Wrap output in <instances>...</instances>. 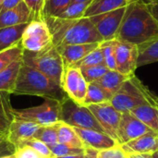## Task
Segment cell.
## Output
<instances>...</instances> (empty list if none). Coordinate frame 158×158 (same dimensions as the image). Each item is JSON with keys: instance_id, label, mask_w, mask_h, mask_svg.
<instances>
[{"instance_id": "6da1fadb", "label": "cell", "mask_w": 158, "mask_h": 158, "mask_svg": "<svg viewBox=\"0 0 158 158\" xmlns=\"http://www.w3.org/2000/svg\"><path fill=\"white\" fill-rule=\"evenodd\" d=\"M157 38L158 23L146 2L139 0L129 3L116 40L139 45Z\"/></svg>"}, {"instance_id": "7a4b0ae2", "label": "cell", "mask_w": 158, "mask_h": 158, "mask_svg": "<svg viewBox=\"0 0 158 158\" xmlns=\"http://www.w3.org/2000/svg\"><path fill=\"white\" fill-rule=\"evenodd\" d=\"M44 21L49 28L55 46L104 42L89 18L64 19L56 17H45Z\"/></svg>"}, {"instance_id": "3957f363", "label": "cell", "mask_w": 158, "mask_h": 158, "mask_svg": "<svg viewBox=\"0 0 158 158\" xmlns=\"http://www.w3.org/2000/svg\"><path fill=\"white\" fill-rule=\"evenodd\" d=\"M14 94L36 95L58 102L68 97L61 85L23 62L19 71Z\"/></svg>"}, {"instance_id": "277c9868", "label": "cell", "mask_w": 158, "mask_h": 158, "mask_svg": "<svg viewBox=\"0 0 158 158\" xmlns=\"http://www.w3.org/2000/svg\"><path fill=\"white\" fill-rule=\"evenodd\" d=\"M110 104L120 113H129L132 109L143 106L153 105L158 106L157 98L135 76L131 75L113 95Z\"/></svg>"}, {"instance_id": "5b68a950", "label": "cell", "mask_w": 158, "mask_h": 158, "mask_svg": "<svg viewBox=\"0 0 158 158\" xmlns=\"http://www.w3.org/2000/svg\"><path fill=\"white\" fill-rule=\"evenodd\" d=\"M22 62L39 70L57 84L63 85L65 65L61 55L53 44L36 53L23 50Z\"/></svg>"}, {"instance_id": "8992f818", "label": "cell", "mask_w": 158, "mask_h": 158, "mask_svg": "<svg viewBox=\"0 0 158 158\" xmlns=\"http://www.w3.org/2000/svg\"><path fill=\"white\" fill-rule=\"evenodd\" d=\"M59 121L73 128L94 130L105 132L88 106L75 102L69 96L60 102Z\"/></svg>"}, {"instance_id": "52a82bcc", "label": "cell", "mask_w": 158, "mask_h": 158, "mask_svg": "<svg viewBox=\"0 0 158 158\" xmlns=\"http://www.w3.org/2000/svg\"><path fill=\"white\" fill-rule=\"evenodd\" d=\"M60 102L51 99H45L41 105L28 107L14 109L15 118L34 123L39 126H52L59 122Z\"/></svg>"}, {"instance_id": "ba28073f", "label": "cell", "mask_w": 158, "mask_h": 158, "mask_svg": "<svg viewBox=\"0 0 158 158\" xmlns=\"http://www.w3.org/2000/svg\"><path fill=\"white\" fill-rule=\"evenodd\" d=\"M19 44L23 50L32 53L42 51L52 44V35L44 19L29 22Z\"/></svg>"}, {"instance_id": "9c48e42d", "label": "cell", "mask_w": 158, "mask_h": 158, "mask_svg": "<svg viewBox=\"0 0 158 158\" xmlns=\"http://www.w3.org/2000/svg\"><path fill=\"white\" fill-rule=\"evenodd\" d=\"M88 108L97 119L105 132L118 143V131L122 113L118 112L110 102H105L101 104L90 105Z\"/></svg>"}, {"instance_id": "30bf717a", "label": "cell", "mask_w": 158, "mask_h": 158, "mask_svg": "<svg viewBox=\"0 0 158 158\" xmlns=\"http://www.w3.org/2000/svg\"><path fill=\"white\" fill-rule=\"evenodd\" d=\"M126 6L89 18L104 42L116 40L118 31L126 11Z\"/></svg>"}, {"instance_id": "8fae6325", "label": "cell", "mask_w": 158, "mask_h": 158, "mask_svg": "<svg viewBox=\"0 0 158 158\" xmlns=\"http://www.w3.org/2000/svg\"><path fill=\"white\" fill-rule=\"evenodd\" d=\"M115 57L117 71L131 76L137 69L138 46L136 44L115 40Z\"/></svg>"}, {"instance_id": "7c38bea8", "label": "cell", "mask_w": 158, "mask_h": 158, "mask_svg": "<svg viewBox=\"0 0 158 158\" xmlns=\"http://www.w3.org/2000/svg\"><path fill=\"white\" fill-rule=\"evenodd\" d=\"M62 86L69 98L81 105H83L88 83L82 77L80 69L74 67L66 68Z\"/></svg>"}, {"instance_id": "4fadbf2b", "label": "cell", "mask_w": 158, "mask_h": 158, "mask_svg": "<svg viewBox=\"0 0 158 158\" xmlns=\"http://www.w3.org/2000/svg\"><path fill=\"white\" fill-rule=\"evenodd\" d=\"M152 132L156 131L151 130L131 113H122L118 131V143L120 145Z\"/></svg>"}, {"instance_id": "5bb4252c", "label": "cell", "mask_w": 158, "mask_h": 158, "mask_svg": "<svg viewBox=\"0 0 158 158\" xmlns=\"http://www.w3.org/2000/svg\"><path fill=\"white\" fill-rule=\"evenodd\" d=\"M74 130L82 142L84 148L88 147L97 151H103L118 145V142L105 132L79 128H74Z\"/></svg>"}, {"instance_id": "9a60e30c", "label": "cell", "mask_w": 158, "mask_h": 158, "mask_svg": "<svg viewBox=\"0 0 158 158\" xmlns=\"http://www.w3.org/2000/svg\"><path fill=\"white\" fill-rule=\"evenodd\" d=\"M39 128L40 126L34 123L14 118L8 127L6 137L17 149L25 142L33 138Z\"/></svg>"}, {"instance_id": "2e32d148", "label": "cell", "mask_w": 158, "mask_h": 158, "mask_svg": "<svg viewBox=\"0 0 158 158\" xmlns=\"http://www.w3.org/2000/svg\"><path fill=\"white\" fill-rule=\"evenodd\" d=\"M100 44H69L56 46L63 58L65 69L72 67L74 64L81 60L88 54L95 50Z\"/></svg>"}, {"instance_id": "e0dca14e", "label": "cell", "mask_w": 158, "mask_h": 158, "mask_svg": "<svg viewBox=\"0 0 158 158\" xmlns=\"http://www.w3.org/2000/svg\"><path fill=\"white\" fill-rule=\"evenodd\" d=\"M126 154H155L158 152V133L152 132L121 144Z\"/></svg>"}, {"instance_id": "ac0fdd59", "label": "cell", "mask_w": 158, "mask_h": 158, "mask_svg": "<svg viewBox=\"0 0 158 158\" xmlns=\"http://www.w3.org/2000/svg\"><path fill=\"white\" fill-rule=\"evenodd\" d=\"M31 20L32 17L29 8L24 2H21L14 8L0 13V29L26 24Z\"/></svg>"}, {"instance_id": "d6986e66", "label": "cell", "mask_w": 158, "mask_h": 158, "mask_svg": "<svg viewBox=\"0 0 158 158\" xmlns=\"http://www.w3.org/2000/svg\"><path fill=\"white\" fill-rule=\"evenodd\" d=\"M22 65V58L11 63L5 69L0 71V92L14 94L17 78Z\"/></svg>"}, {"instance_id": "ffe728a7", "label": "cell", "mask_w": 158, "mask_h": 158, "mask_svg": "<svg viewBox=\"0 0 158 158\" xmlns=\"http://www.w3.org/2000/svg\"><path fill=\"white\" fill-rule=\"evenodd\" d=\"M129 3V0H93L84 13V18L107 13L115 9L124 7L128 6Z\"/></svg>"}, {"instance_id": "44dd1931", "label": "cell", "mask_w": 158, "mask_h": 158, "mask_svg": "<svg viewBox=\"0 0 158 158\" xmlns=\"http://www.w3.org/2000/svg\"><path fill=\"white\" fill-rule=\"evenodd\" d=\"M130 77L131 76L121 74L117 70H108L102 78L94 82L113 97V95L121 88L123 83Z\"/></svg>"}, {"instance_id": "7402d4cb", "label": "cell", "mask_w": 158, "mask_h": 158, "mask_svg": "<svg viewBox=\"0 0 158 158\" xmlns=\"http://www.w3.org/2000/svg\"><path fill=\"white\" fill-rule=\"evenodd\" d=\"M129 113L158 133V106L143 105L132 109Z\"/></svg>"}, {"instance_id": "603a6c76", "label": "cell", "mask_w": 158, "mask_h": 158, "mask_svg": "<svg viewBox=\"0 0 158 158\" xmlns=\"http://www.w3.org/2000/svg\"><path fill=\"white\" fill-rule=\"evenodd\" d=\"M28 23L0 29V52L19 44Z\"/></svg>"}, {"instance_id": "cb8c5ba5", "label": "cell", "mask_w": 158, "mask_h": 158, "mask_svg": "<svg viewBox=\"0 0 158 158\" xmlns=\"http://www.w3.org/2000/svg\"><path fill=\"white\" fill-rule=\"evenodd\" d=\"M138 46L137 68L158 62V38Z\"/></svg>"}, {"instance_id": "d4e9b609", "label": "cell", "mask_w": 158, "mask_h": 158, "mask_svg": "<svg viewBox=\"0 0 158 158\" xmlns=\"http://www.w3.org/2000/svg\"><path fill=\"white\" fill-rule=\"evenodd\" d=\"M57 140L58 143L75 148H84L83 143L79 138L74 128L62 121L57 123Z\"/></svg>"}, {"instance_id": "484cf974", "label": "cell", "mask_w": 158, "mask_h": 158, "mask_svg": "<svg viewBox=\"0 0 158 158\" xmlns=\"http://www.w3.org/2000/svg\"><path fill=\"white\" fill-rule=\"evenodd\" d=\"M7 93L0 92V131L6 134L8 127L15 118Z\"/></svg>"}, {"instance_id": "4316f807", "label": "cell", "mask_w": 158, "mask_h": 158, "mask_svg": "<svg viewBox=\"0 0 158 158\" xmlns=\"http://www.w3.org/2000/svg\"><path fill=\"white\" fill-rule=\"evenodd\" d=\"M111 98H112V95L106 93L103 88H101L95 82L88 83L87 93L83 101V106H88L90 105L110 102Z\"/></svg>"}, {"instance_id": "83f0119b", "label": "cell", "mask_w": 158, "mask_h": 158, "mask_svg": "<svg viewBox=\"0 0 158 158\" xmlns=\"http://www.w3.org/2000/svg\"><path fill=\"white\" fill-rule=\"evenodd\" d=\"M58 123V122H57ZM57 123L52 126H40L33 138L45 143L49 148L58 143L57 140Z\"/></svg>"}, {"instance_id": "f1b7e54d", "label": "cell", "mask_w": 158, "mask_h": 158, "mask_svg": "<svg viewBox=\"0 0 158 158\" xmlns=\"http://www.w3.org/2000/svg\"><path fill=\"white\" fill-rule=\"evenodd\" d=\"M23 49L20 44H18L8 49L0 52V71L5 69L14 61L22 58Z\"/></svg>"}, {"instance_id": "f546056e", "label": "cell", "mask_w": 158, "mask_h": 158, "mask_svg": "<svg viewBox=\"0 0 158 158\" xmlns=\"http://www.w3.org/2000/svg\"><path fill=\"white\" fill-rule=\"evenodd\" d=\"M91 2L87 3H71L56 18L64 19H78L84 17V13Z\"/></svg>"}, {"instance_id": "4dcf8cb0", "label": "cell", "mask_w": 158, "mask_h": 158, "mask_svg": "<svg viewBox=\"0 0 158 158\" xmlns=\"http://www.w3.org/2000/svg\"><path fill=\"white\" fill-rule=\"evenodd\" d=\"M80 70L87 83H92L102 78L109 69L106 67L105 64H100L91 67H82L80 68Z\"/></svg>"}, {"instance_id": "1f68e13d", "label": "cell", "mask_w": 158, "mask_h": 158, "mask_svg": "<svg viewBox=\"0 0 158 158\" xmlns=\"http://www.w3.org/2000/svg\"><path fill=\"white\" fill-rule=\"evenodd\" d=\"M71 3L72 0H45L44 17H56Z\"/></svg>"}, {"instance_id": "d6a6232c", "label": "cell", "mask_w": 158, "mask_h": 158, "mask_svg": "<svg viewBox=\"0 0 158 158\" xmlns=\"http://www.w3.org/2000/svg\"><path fill=\"white\" fill-rule=\"evenodd\" d=\"M103 51L104 64L109 70H117L116 57H115V40L105 41L100 44Z\"/></svg>"}, {"instance_id": "836d02e7", "label": "cell", "mask_w": 158, "mask_h": 158, "mask_svg": "<svg viewBox=\"0 0 158 158\" xmlns=\"http://www.w3.org/2000/svg\"><path fill=\"white\" fill-rule=\"evenodd\" d=\"M100 64H104V56H103L102 48L99 45L95 50L88 54L85 57H83L81 60L74 64L72 67L80 69L82 67H91Z\"/></svg>"}, {"instance_id": "e575fe53", "label": "cell", "mask_w": 158, "mask_h": 158, "mask_svg": "<svg viewBox=\"0 0 158 158\" xmlns=\"http://www.w3.org/2000/svg\"><path fill=\"white\" fill-rule=\"evenodd\" d=\"M85 148H75V147H70L66 144L62 143H56L53 147L50 148L52 158L63 157V156H76V155H81L84 153Z\"/></svg>"}, {"instance_id": "d590c367", "label": "cell", "mask_w": 158, "mask_h": 158, "mask_svg": "<svg viewBox=\"0 0 158 158\" xmlns=\"http://www.w3.org/2000/svg\"><path fill=\"white\" fill-rule=\"evenodd\" d=\"M27 7L29 8L32 20H43L44 17V7L45 0H23Z\"/></svg>"}, {"instance_id": "8d00e7d4", "label": "cell", "mask_w": 158, "mask_h": 158, "mask_svg": "<svg viewBox=\"0 0 158 158\" xmlns=\"http://www.w3.org/2000/svg\"><path fill=\"white\" fill-rule=\"evenodd\" d=\"M22 145H27V146L31 147L32 149H34L39 154H41L42 156H45L46 158H52V154H51L50 148L45 143H42L39 140H36L34 138H31V139L28 140L27 142H25Z\"/></svg>"}, {"instance_id": "74e56055", "label": "cell", "mask_w": 158, "mask_h": 158, "mask_svg": "<svg viewBox=\"0 0 158 158\" xmlns=\"http://www.w3.org/2000/svg\"><path fill=\"white\" fill-rule=\"evenodd\" d=\"M98 158H129V156L124 152L121 145L118 144L113 148L99 151Z\"/></svg>"}, {"instance_id": "f35d334b", "label": "cell", "mask_w": 158, "mask_h": 158, "mask_svg": "<svg viewBox=\"0 0 158 158\" xmlns=\"http://www.w3.org/2000/svg\"><path fill=\"white\" fill-rule=\"evenodd\" d=\"M14 155L16 158H46L27 145H21L20 147L17 148Z\"/></svg>"}, {"instance_id": "ab89813d", "label": "cell", "mask_w": 158, "mask_h": 158, "mask_svg": "<svg viewBox=\"0 0 158 158\" xmlns=\"http://www.w3.org/2000/svg\"><path fill=\"white\" fill-rule=\"evenodd\" d=\"M15 151L16 147L8 141L6 134L0 133V157L13 155Z\"/></svg>"}, {"instance_id": "60d3db41", "label": "cell", "mask_w": 158, "mask_h": 158, "mask_svg": "<svg viewBox=\"0 0 158 158\" xmlns=\"http://www.w3.org/2000/svg\"><path fill=\"white\" fill-rule=\"evenodd\" d=\"M21 2H23V0H4L0 8V13L6 11L8 9L14 8L15 6L19 5Z\"/></svg>"}, {"instance_id": "b9f144b4", "label": "cell", "mask_w": 158, "mask_h": 158, "mask_svg": "<svg viewBox=\"0 0 158 158\" xmlns=\"http://www.w3.org/2000/svg\"><path fill=\"white\" fill-rule=\"evenodd\" d=\"M146 5L152 14V16L155 18V19L158 23V0H149L146 2Z\"/></svg>"}, {"instance_id": "7bdbcfd3", "label": "cell", "mask_w": 158, "mask_h": 158, "mask_svg": "<svg viewBox=\"0 0 158 158\" xmlns=\"http://www.w3.org/2000/svg\"><path fill=\"white\" fill-rule=\"evenodd\" d=\"M99 151L93 149V148H88L86 147L84 149V157L83 158H98Z\"/></svg>"}, {"instance_id": "ee69618b", "label": "cell", "mask_w": 158, "mask_h": 158, "mask_svg": "<svg viewBox=\"0 0 158 158\" xmlns=\"http://www.w3.org/2000/svg\"><path fill=\"white\" fill-rule=\"evenodd\" d=\"M129 158H152L151 154H127Z\"/></svg>"}, {"instance_id": "f6af8a7d", "label": "cell", "mask_w": 158, "mask_h": 158, "mask_svg": "<svg viewBox=\"0 0 158 158\" xmlns=\"http://www.w3.org/2000/svg\"><path fill=\"white\" fill-rule=\"evenodd\" d=\"M84 157V153L81 155H76V156H63V157H56V158H83Z\"/></svg>"}, {"instance_id": "bcb514c9", "label": "cell", "mask_w": 158, "mask_h": 158, "mask_svg": "<svg viewBox=\"0 0 158 158\" xmlns=\"http://www.w3.org/2000/svg\"><path fill=\"white\" fill-rule=\"evenodd\" d=\"M93 0H72V3H87L92 2Z\"/></svg>"}, {"instance_id": "7dc6e473", "label": "cell", "mask_w": 158, "mask_h": 158, "mask_svg": "<svg viewBox=\"0 0 158 158\" xmlns=\"http://www.w3.org/2000/svg\"><path fill=\"white\" fill-rule=\"evenodd\" d=\"M0 158H16L15 155H9V156H1Z\"/></svg>"}, {"instance_id": "c3c4849f", "label": "cell", "mask_w": 158, "mask_h": 158, "mask_svg": "<svg viewBox=\"0 0 158 158\" xmlns=\"http://www.w3.org/2000/svg\"><path fill=\"white\" fill-rule=\"evenodd\" d=\"M152 158H158V152L153 154V155H152Z\"/></svg>"}, {"instance_id": "681fc988", "label": "cell", "mask_w": 158, "mask_h": 158, "mask_svg": "<svg viewBox=\"0 0 158 158\" xmlns=\"http://www.w3.org/2000/svg\"><path fill=\"white\" fill-rule=\"evenodd\" d=\"M4 0H0V8H1V6H2V3H3Z\"/></svg>"}, {"instance_id": "f907efd6", "label": "cell", "mask_w": 158, "mask_h": 158, "mask_svg": "<svg viewBox=\"0 0 158 158\" xmlns=\"http://www.w3.org/2000/svg\"><path fill=\"white\" fill-rule=\"evenodd\" d=\"M133 1H139V0H133ZM142 1H149V0H142Z\"/></svg>"}, {"instance_id": "816d5d0a", "label": "cell", "mask_w": 158, "mask_h": 158, "mask_svg": "<svg viewBox=\"0 0 158 158\" xmlns=\"http://www.w3.org/2000/svg\"><path fill=\"white\" fill-rule=\"evenodd\" d=\"M129 2L131 3V2H133V0H129Z\"/></svg>"}, {"instance_id": "f5cc1de1", "label": "cell", "mask_w": 158, "mask_h": 158, "mask_svg": "<svg viewBox=\"0 0 158 158\" xmlns=\"http://www.w3.org/2000/svg\"><path fill=\"white\" fill-rule=\"evenodd\" d=\"M0 133H3V132H1V131H0ZM3 134H5V133H3Z\"/></svg>"}]
</instances>
